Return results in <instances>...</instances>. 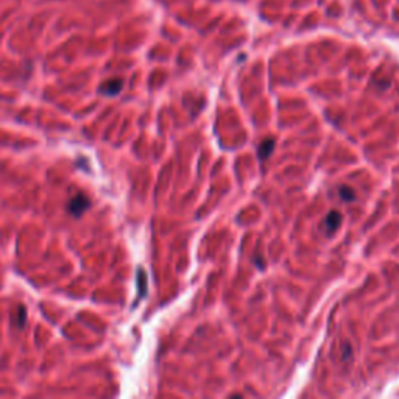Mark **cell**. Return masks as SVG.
Here are the masks:
<instances>
[{"label": "cell", "mask_w": 399, "mask_h": 399, "mask_svg": "<svg viewBox=\"0 0 399 399\" xmlns=\"http://www.w3.org/2000/svg\"><path fill=\"white\" fill-rule=\"evenodd\" d=\"M18 310H19L18 312V322H16V325H18L19 330H22V327L26 326V323H27V309L23 306H19Z\"/></svg>", "instance_id": "obj_7"}, {"label": "cell", "mask_w": 399, "mask_h": 399, "mask_svg": "<svg viewBox=\"0 0 399 399\" xmlns=\"http://www.w3.org/2000/svg\"><path fill=\"white\" fill-rule=\"evenodd\" d=\"M342 220H343V217H342V214L339 213V210H331V213L327 214L326 220H325L327 236H331V234H334L335 231L340 228Z\"/></svg>", "instance_id": "obj_3"}, {"label": "cell", "mask_w": 399, "mask_h": 399, "mask_svg": "<svg viewBox=\"0 0 399 399\" xmlns=\"http://www.w3.org/2000/svg\"><path fill=\"white\" fill-rule=\"evenodd\" d=\"M273 148H275V139H265L264 142L257 148V153H259V159L264 161L267 159L269 156L273 153Z\"/></svg>", "instance_id": "obj_4"}, {"label": "cell", "mask_w": 399, "mask_h": 399, "mask_svg": "<svg viewBox=\"0 0 399 399\" xmlns=\"http://www.w3.org/2000/svg\"><path fill=\"white\" fill-rule=\"evenodd\" d=\"M339 195L343 201H348V203L354 201V198H356V192L348 186H342L339 189Z\"/></svg>", "instance_id": "obj_6"}, {"label": "cell", "mask_w": 399, "mask_h": 399, "mask_svg": "<svg viewBox=\"0 0 399 399\" xmlns=\"http://www.w3.org/2000/svg\"><path fill=\"white\" fill-rule=\"evenodd\" d=\"M137 284H139V295H137V301H140L147 293V275L142 269H139V275H137Z\"/></svg>", "instance_id": "obj_5"}, {"label": "cell", "mask_w": 399, "mask_h": 399, "mask_svg": "<svg viewBox=\"0 0 399 399\" xmlns=\"http://www.w3.org/2000/svg\"><path fill=\"white\" fill-rule=\"evenodd\" d=\"M91 206L89 198L86 197L83 192H78L75 197L69 201L67 205V213L74 217H82L84 210Z\"/></svg>", "instance_id": "obj_1"}, {"label": "cell", "mask_w": 399, "mask_h": 399, "mask_svg": "<svg viewBox=\"0 0 399 399\" xmlns=\"http://www.w3.org/2000/svg\"><path fill=\"white\" fill-rule=\"evenodd\" d=\"M122 89H123V80H120V78H113V80L101 83L99 92H101L106 97H116L119 96Z\"/></svg>", "instance_id": "obj_2"}]
</instances>
